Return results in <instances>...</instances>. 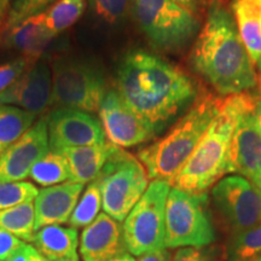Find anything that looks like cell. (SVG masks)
Segmentation results:
<instances>
[{
    "label": "cell",
    "instance_id": "1",
    "mask_svg": "<svg viewBox=\"0 0 261 261\" xmlns=\"http://www.w3.org/2000/svg\"><path fill=\"white\" fill-rule=\"evenodd\" d=\"M115 90L155 135L196 99L195 85L184 71L143 50L123 56Z\"/></svg>",
    "mask_w": 261,
    "mask_h": 261
},
{
    "label": "cell",
    "instance_id": "2",
    "mask_svg": "<svg viewBox=\"0 0 261 261\" xmlns=\"http://www.w3.org/2000/svg\"><path fill=\"white\" fill-rule=\"evenodd\" d=\"M192 64L220 94H241L254 89V63L238 33L233 16L214 3L192 50Z\"/></svg>",
    "mask_w": 261,
    "mask_h": 261
},
{
    "label": "cell",
    "instance_id": "3",
    "mask_svg": "<svg viewBox=\"0 0 261 261\" xmlns=\"http://www.w3.org/2000/svg\"><path fill=\"white\" fill-rule=\"evenodd\" d=\"M255 99V96L248 92L224 98L219 113L171 182L173 188L200 194L227 173L228 148L233 130L243 114L253 109Z\"/></svg>",
    "mask_w": 261,
    "mask_h": 261
},
{
    "label": "cell",
    "instance_id": "4",
    "mask_svg": "<svg viewBox=\"0 0 261 261\" xmlns=\"http://www.w3.org/2000/svg\"><path fill=\"white\" fill-rule=\"evenodd\" d=\"M224 98L210 92L198 94L190 110L163 138L138 152L149 179L171 185L198 144L205 129L219 113Z\"/></svg>",
    "mask_w": 261,
    "mask_h": 261
},
{
    "label": "cell",
    "instance_id": "5",
    "mask_svg": "<svg viewBox=\"0 0 261 261\" xmlns=\"http://www.w3.org/2000/svg\"><path fill=\"white\" fill-rule=\"evenodd\" d=\"M93 181L99 187L106 214L122 221L144 195L149 177L138 159L115 145Z\"/></svg>",
    "mask_w": 261,
    "mask_h": 261
},
{
    "label": "cell",
    "instance_id": "6",
    "mask_svg": "<svg viewBox=\"0 0 261 261\" xmlns=\"http://www.w3.org/2000/svg\"><path fill=\"white\" fill-rule=\"evenodd\" d=\"M165 247H207L215 241V230L204 192L172 188L165 210Z\"/></svg>",
    "mask_w": 261,
    "mask_h": 261
},
{
    "label": "cell",
    "instance_id": "7",
    "mask_svg": "<svg viewBox=\"0 0 261 261\" xmlns=\"http://www.w3.org/2000/svg\"><path fill=\"white\" fill-rule=\"evenodd\" d=\"M106 93L104 75L94 64L67 57L55 61L52 65V106L94 113L99 110Z\"/></svg>",
    "mask_w": 261,
    "mask_h": 261
},
{
    "label": "cell",
    "instance_id": "8",
    "mask_svg": "<svg viewBox=\"0 0 261 261\" xmlns=\"http://www.w3.org/2000/svg\"><path fill=\"white\" fill-rule=\"evenodd\" d=\"M171 185L152 180L122 225L127 252L132 255L165 249V210Z\"/></svg>",
    "mask_w": 261,
    "mask_h": 261
},
{
    "label": "cell",
    "instance_id": "9",
    "mask_svg": "<svg viewBox=\"0 0 261 261\" xmlns=\"http://www.w3.org/2000/svg\"><path fill=\"white\" fill-rule=\"evenodd\" d=\"M140 28L156 47L177 50L198 31L194 15L173 0H132Z\"/></svg>",
    "mask_w": 261,
    "mask_h": 261
},
{
    "label": "cell",
    "instance_id": "10",
    "mask_svg": "<svg viewBox=\"0 0 261 261\" xmlns=\"http://www.w3.org/2000/svg\"><path fill=\"white\" fill-rule=\"evenodd\" d=\"M214 208L230 234L261 224V190L241 175H231L212 190Z\"/></svg>",
    "mask_w": 261,
    "mask_h": 261
},
{
    "label": "cell",
    "instance_id": "11",
    "mask_svg": "<svg viewBox=\"0 0 261 261\" xmlns=\"http://www.w3.org/2000/svg\"><path fill=\"white\" fill-rule=\"evenodd\" d=\"M45 117L51 151L106 143L102 125L89 113L73 108H56Z\"/></svg>",
    "mask_w": 261,
    "mask_h": 261
},
{
    "label": "cell",
    "instance_id": "12",
    "mask_svg": "<svg viewBox=\"0 0 261 261\" xmlns=\"http://www.w3.org/2000/svg\"><path fill=\"white\" fill-rule=\"evenodd\" d=\"M98 113L108 140L119 148H130L155 137L151 127L127 106L116 90L107 91Z\"/></svg>",
    "mask_w": 261,
    "mask_h": 261
},
{
    "label": "cell",
    "instance_id": "13",
    "mask_svg": "<svg viewBox=\"0 0 261 261\" xmlns=\"http://www.w3.org/2000/svg\"><path fill=\"white\" fill-rule=\"evenodd\" d=\"M50 151L46 117H41L0 155V181H22Z\"/></svg>",
    "mask_w": 261,
    "mask_h": 261
},
{
    "label": "cell",
    "instance_id": "14",
    "mask_svg": "<svg viewBox=\"0 0 261 261\" xmlns=\"http://www.w3.org/2000/svg\"><path fill=\"white\" fill-rule=\"evenodd\" d=\"M52 71L47 62L40 61L29 68L11 86L0 92V104H16L35 115L51 104Z\"/></svg>",
    "mask_w": 261,
    "mask_h": 261
},
{
    "label": "cell",
    "instance_id": "15",
    "mask_svg": "<svg viewBox=\"0 0 261 261\" xmlns=\"http://www.w3.org/2000/svg\"><path fill=\"white\" fill-rule=\"evenodd\" d=\"M252 112L248 110L238 121L227 155V173H237L250 180L261 171V133Z\"/></svg>",
    "mask_w": 261,
    "mask_h": 261
},
{
    "label": "cell",
    "instance_id": "16",
    "mask_svg": "<svg viewBox=\"0 0 261 261\" xmlns=\"http://www.w3.org/2000/svg\"><path fill=\"white\" fill-rule=\"evenodd\" d=\"M122 225L100 213L84 228L80 238V255L84 261H110L126 253Z\"/></svg>",
    "mask_w": 261,
    "mask_h": 261
},
{
    "label": "cell",
    "instance_id": "17",
    "mask_svg": "<svg viewBox=\"0 0 261 261\" xmlns=\"http://www.w3.org/2000/svg\"><path fill=\"white\" fill-rule=\"evenodd\" d=\"M83 190L84 184L74 181L39 190L34 203L35 232L48 225L68 223Z\"/></svg>",
    "mask_w": 261,
    "mask_h": 261
},
{
    "label": "cell",
    "instance_id": "18",
    "mask_svg": "<svg viewBox=\"0 0 261 261\" xmlns=\"http://www.w3.org/2000/svg\"><path fill=\"white\" fill-rule=\"evenodd\" d=\"M55 37L56 35L45 25L44 14L41 12L6 33V44L17 50L22 55L21 57H24L31 65H34Z\"/></svg>",
    "mask_w": 261,
    "mask_h": 261
},
{
    "label": "cell",
    "instance_id": "19",
    "mask_svg": "<svg viewBox=\"0 0 261 261\" xmlns=\"http://www.w3.org/2000/svg\"><path fill=\"white\" fill-rule=\"evenodd\" d=\"M114 144L109 142L76 148H65L60 154L64 156L69 169V181L92 182L98 177L108 158L112 154Z\"/></svg>",
    "mask_w": 261,
    "mask_h": 261
},
{
    "label": "cell",
    "instance_id": "20",
    "mask_svg": "<svg viewBox=\"0 0 261 261\" xmlns=\"http://www.w3.org/2000/svg\"><path fill=\"white\" fill-rule=\"evenodd\" d=\"M33 246L48 261H79L77 230L61 225L41 227L33 237Z\"/></svg>",
    "mask_w": 261,
    "mask_h": 261
},
{
    "label": "cell",
    "instance_id": "21",
    "mask_svg": "<svg viewBox=\"0 0 261 261\" xmlns=\"http://www.w3.org/2000/svg\"><path fill=\"white\" fill-rule=\"evenodd\" d=\"M233 18L253 63L261 57V0H233Z\"/></svg>",
    "mask_w": 261,
    "mask_h": 261
},
{
    "label": "cell",
    "instance_id": "22",
    "mask_svg": "<svg viewBox=\"0 0 261 261\" xmlns=\"http://www.w3.org/2000/svg\"><path fill=\"white\" fill-rule=\"evenodd\" d=\"M37 115L12 106L0 104V155L34 125Z\"/></svg>",
    "mask_w": 261,
    "mask_h": 261
},
{
    "label": "cell",
    "instance_id": "23",
    "mask_svg": "<svg viewBox=\"0 0 261 261\" xmlns=\"http://www.w3.org/2000/svg\"><path fill=\"white\" fill-rule=\"evenodd\" d=\"M34 225L35 208L33 201L0 211V227L21 241L32 242L35 234Z\"/></svg>",
    "mask_w": 261,
    "mask_h": 261
},
{
    "label": "cell",
    "instance_id": "24",
    "mask_svg": "<svg viewBox=\"0 0 261 261\" xmlns=\"http://www.w3.org/2000/svg\"><path fill=\"white\" fill-rule=\"evenodd\" d=\"M85 9V0H57L42 12L45 25L54 35L60 34L83 16Z\"/></svg>",
    "mask_w": 261,
    "mask_h": 261
},
{
    "label": "cell",
    "instance_id": "25",
    "mask_svg": "<svg viewBox=\"0 0 261 261\" xmlns=\"http://www.w3.org/2000/svg\"><path fill=\"white\" fill-rule=\"evenodd\" d=\"M29 178L41 187L58 185L69 179V169L64 156L56 151H48L33 166Z\"/></svg>",
    "mask_w": 261,
    "mask_h": 261
},
{
    "label": "cell",
    "instance_id": "26",
    "mask_svg": "<svg viewBox=\"0 0 261 261\" xmlns=\"http://www.w3.org/2000/svg\"><path fill=\"white\" fill-rule=\"evenodd\" d=\"M260 254L261 224L228 237L225 248L226 261H252Z\"/></svg>",
    "mask_w": 261,
    "mask_h": 261
},
{
    "label": "cell",
    "instance_id": "27",
    "mask_svg": "<svg viewBox=\"0 0 261 261\" xmlns=\"http://www.w3.org/2000/svg\"><path fill=\"white\" fill-rule=\"evenodd\" d=\"M100 207H102V196H100L99 187L96 181H92L87 185L86 190L77 201L68 224L76 230L80 227H86L99 215L98 213Z\"/></svg>",
    "mask_w": 261,
    "mask_h": 261
},
{
    "label": "cell",
    "instance_id": "28",
    "mask_svg": "<svg viewBox=\"0 0 261 261\" xmlns=\"http://www.w3.org/2000/svg\"><path fill=\"white\" fill-rule=\"evenodd\" d=\"M35 185L27 181H0V211L32 202L38 196Z\"/></svg>",
    "mask_w": 261,
    "mask_h": 261
},
{
    "label": "cell",
    "instance_id": "29",
    "mask_svg": "<svg viewBox=\"0 0 261 261\" xmlns=\"http://www.w3.org/2000/svg\"><path fill=\"white\" fill-rule=\"evenodd\" d=\"M56 2L57 0H14L6 22V33L27 18L44 12Z\"/></svg>",
    "mask_w": 261,
    "mask_h": 261
},
{
    "label": "cell",
    "instance_id": "30",
    "mask_svg": "<svg viewBox=\"0 0 261 261\" xmlns=\"http://www.w3.org/2000/svg\"><path fill=\"white\" fill-rule=\"evenodd\" d=\"M93 14L108 23H116L125 16L129 0H89Z\"/></svg>",
    "mask_w": 261,
    "mask_h": 261
},
{
    "label": "cell",
    "instance_id": "31",
    "mask_svg": "<svg viewBox=\"0 0 261 261\" xmlns=\"http://www.w3.org/2000/svg\"><path fill=\"white\" fill-rule=\"evenodd\" d=\"M31 67V63L24 57H18L14 61L0 65V92L11 86L25 73L27 68Z\"/></svg>",
    "mask_w": 261,
    "mask_h": 261
},
{
    "label": "cell",
    "instance_id": "32",
    "mask_svg": "<svg viewBox=\"0 0 261 261\" xmlns=\"http://www.w3.org/2000/svg\"><path fill=\"white\" fill-rule=\"evenodd\" d=\"M23 243V241L0 227V261L11 259Z\"/></svg>",
    "mask_w": 261,
    "mask_h": 261
},
{
    "label": "cell",
    "instance_id": "33",
    "mask_svg": "<svg viewBox=\"0 0 261 261\" xmlns=\"http://www.w3.org/2000/svg\"><path fill=\"white\" fill-rule=\"evenodd\" d=\"M207 247L180 248L172 256V261H202L207 253Z\"/></svg>",
    "mask_w": 261,
    "mask_h": 261
},
{
    "label": "cell",
    "instance_id": "34",
    "mask_svg": "<svg viewBox=\"0 0 261 261\" xmlns=\"http://www.w3.org/2000/svg\"><path fill=\"white\" fill-rule=\"evenodd\" d=\"M8 261H48L42 256V254L32 244L23 243L11 259Z\"/></svg>",
    "mask_w": 261,
    "mask_h": 261
},
{
    "label": "cell",
    "instance_id": "35",
    "mask_svg": "<svg viewBox=\"0 0 261 261\" xmlns=\"http://www.w3.org/2000/svg\"><path fill=\"white\" fill-rule=\"evenodd\" d=\"M137 261H172V254L166 249L155 250L140 255Z\"/></svg>",
    "mask_w": 261,
    "mask_h": 261
},
{
    "label": "cell",
    "instance_id": "36",
    "mask_svg": "<svg viewBox=\"0 0 261 261\" xmlns=\"http://www.w3.org/2000/svg\"><path fill=\"white\" fill-rule=\"evenodd\" d=\"M11 4V0H0V37L6 33V22H8Z\"/></svg>",
    "mask_w": 261,
    "mask_h": 261
},
{
    "label": "cell",
    "instance_id": "37",
    "mask_svg": "<svg viewBox=\"0 0 261 261\" xmlns=\"http://www.w3.org/2000/svg\"><path fill=\"white\" fill-rule=\"evenodd\" d=\"M202 261H226L225 250L219 246H208L207 253Z\"/></svg>",
    "mask_w": 261,
    "mask_h": 261
},
{
    "label": "cell",
    "instance_id": "38",
    "mask_svg": "<svg viewBox=\"0 0 261 261\" xmlns=\"http://www.w3.org/2000/svg\"><path fill=\"white\" fill-rule=\"evenodd\" d=\"M252 115H253L254 122H255L257 129H259L260 133H261V94H260V96H256L255 104H254Z\"/></svg>",
    "mask_w": 261,
    "mask_h": 261
},
{
    "label": "cell",
    "instance_id": "39",
    "mask_svg": "<svg viewBox=\"0 0 261 261\" xmlns=\"http://www.w3.org/2000/svg\"><path fill=\"white\" fill-rule=\"evenodd\" d=\"M173 2H175L177 4L182 6L184 9H187L188 11H190L192 14V12H195L197 10L201 0H173Z\"/></svg>",
    "mask_w": 261,
    "mask_h": 261
},
{
    "label": "cell",
    "instance_id": "40",
    "mask_svg": "<svg viewBox=\"0 0 261 261\" xmlns=\"http://www.w3.org/2000/svg\"><path fill=\"white\" fill-rule=\"evenodd\" d=\"M110 261H137V260L135 259V256H133L132 254L126 252V253L121 254V255H119L117 257H115V259H113Z\"/></svg>",
    "mask_w": 261,
    "mask_h": 261
},
{
    "label": "cell",
    "instance_id": "41",
    "mask_svg": "<svg viewBox=\"0 0 261 261\" xmlns=\"http://www.w3.org/2000/svg\"><path fill=\"white\" fill-rule=\"evenodd\" d=\"M252 181H253V184L255 185V187H257V188H259L260 190H261V171H260L259 173H257L256 177L254 178Z\"/></svg>",
    "mask_w": 261,
    "mask_h": 261
},
{
    "label": "cell",
    "instance_id": "42",
    "mask_svg": "<svg viewBox=\"0 0 261 261\" xmlns=\"http://www.w3.org/2000/svg\"><path fill=\"white\" fill-rule=\"evenodd\" d=\"M257 65V70H259V80H260V92H261V57L259 58V61L256 62Z\"/></svg>",
    "mask_w": 261,
    "mask_h": 261
},
{
    "label": "cell",
    "instance_id": "43",
    "mask_svg": "<svg viewBox=\"0 0 261 261\" xmlns=\"http://www.w3.org/2000/svg\"><path fill=\"white\" fill-rule=\"evenodd\" d=\"M252 261H261V254H260V255H257L255 259H253Z\"/></svg>",
    "mask_w": 261,
    "mask_h": 261
}]
</instances>
